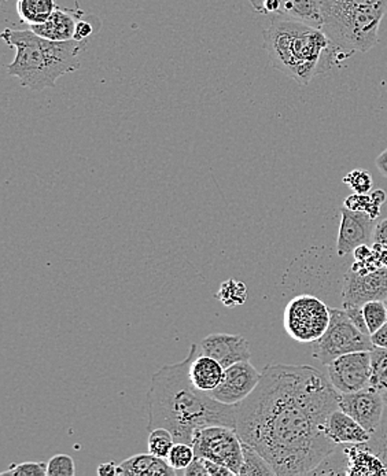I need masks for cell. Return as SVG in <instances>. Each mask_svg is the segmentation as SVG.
Returning <instances> with one entry per match:
<instances>
[{"mask_svg":"<svg viewBox=\"0 0 387 476\" xmlns=\"http://www.w3.org/2000/svg\"><path fill=\"white\" fill-rule=\"evenodd\" d=\"M339 393L311 365H267L259 385L235 405L236 433L276 475H309L338 445L324 431Z\"/></svg>","mask_w":387,"mask_h":476,"instance_id":"obj_1","label":"cell"},{"mask_svg":"<svg viewBox=\"0 0 387 476\" xmlns=\"http://www.w3.org/2000/svg\"><path fill=\"white\" fill-rule=\"evenodd\" d=\"M198 345L190 346L181 363L164 365L150 383L149 427L171 431L176 442L192 443L197 430L212 425L236 428L235 405L214 400L211 394L198 390L190 378V365L198 356Z\"/></svg>","mask_w":387,"mask_h":476,"instance_id":"obj_2","label":"cell"},{"mask_svg":"<svg viewBox=\"0 0 387 476\" xmlns=\"http://www.w3.org/2000/svg\"><path fill=\"white\" fill-rule=\"evenodd\" d=\"M262 35V46L272 66L299 86H308L317 74L349 57L321 28L296 19L271 17V24Z\"/></svg>","mask_w":387,"mask_h":476,"instance_id":"obj_3","label":"cell"},{"mask_svg":"<svg viewBox=\"0 0 387 476\" xmlns=\"http://www.w3.org/2000/svg\"><path fill=\"white\" fill-rule=\"evenodd\" d=\"M2 39L16 49V58L7 65V73L36 92L51 88L59 77L79 71V56L89 46V40L55 42L35 34L31 28L4 29Z\"/></svg>","mask_w":387,"mask_h":476,"instance_id":"obj_4","label":"cell"},{"mask_svg":"<svg viewBox=\"0 0 387 476\" xmlns=\"http://www.w3.org/2000/svg\"><path fill=\"white\" fill-rule=\"evenodd\" d=\"M386 12V7L367 6L354 0H324L321 31L349 56L367 52L378 43Z\"/></svg>","mask_w":387,"mask_h":476,"instance_id":"obj_5","label":"cell"},{"mask_svg":"<svg viewBox=\"0 0 387 476\" xmlns=\"http://www.w3.org/2000/svg\"><path fill=\"white\" fill-rule=\"evenodd\" d=\"M374 348L371 335L361 333L344 309L331 308L329 328L321 339L312 343V355L321 365L327 366L339 356L371 351Z\"/></svg>","mask_w":387,"mask_h":476,"instance_id":"obj_6","label":"cell"},{"mask_svg":"<svg viewBox=\"0 0 387 476\" xmlns=\"http://www.w3.org/2000/svg\"><path fill=\"white\" fill-rule=\"evenodd\" d=\"M331 320V308L317 296H294L284 309V330L299 343H313L326 333Z\"/></svg>","mask_w":387,"mask_h":476,"instance_id":"obj_7","label":"cell"},{"mask_svg":"<svg viewBox=\"0 0 387 476\" xmlns=\"http://www.w3.org/2000/svg\"><path fill=\"white\" fill-rule=\"evenodd\" d=\"M191 445L196 457L209 458L228 468L235 475H239L244 463V450L236 428L221 425L207 426L196 431Z\"/></svg>","mask_w":387,"mask_h":476,"instance_id":"obj_8","label":"cell"},{"mask_svg":"<svg viewBox=\"0 0 387 476\" xmlns=\"http://www.w3.org/2000/svg\"><path fill=\"white\" fill-rule=\"evenodd\" d=\"M329 379L341 394L368 388L371 376V351H354L339 356L327 365Z\"/></svg>","mask_w":387,"mask_h":476,"instance_id":"obj_9","label":"cell"},{"mask_svg":"<svg viewBox=\"0 0 387 476\" xmlns=\"http://www.w3.org/2000/svg\"><path fill=\"white\" fill-rule=\"evenodd\" d=\"M338 408L352 416L371 435L378 431L383 421V398L379 391L369 386L354 393L341 394Z\"/></svg>","mask_w":387,"mask_h":476,"instance_id":"obj_10","label":"cell"},{"mask_svg":"<svg viewBox=\"0 0 387 476\" xmlns=\"http://www.w3.org/2000/svg\"><path fill=\"white\" fill-rule=\"evenodd\" d=\"M259 379L261 373L251 361H241L224 370L221 382L209 394L220 403L236 405L257 388Z\"/></svg>","mask_w":387,"mask_h":476,"instance_id":"obj_11","label":"cell"},{"mask_svg":"<svg viewBox=\"0 0 387 476\" xmlns=\"http://www.w3.org/2000/svg\"><path fill=\"white\" fill-rule=\"evenodd\" d=\"M387 269L379 268L366 275H359L349 269L344 279L342 303L363 306L371 301H386Z\"/></svg>","mask_w":387,"mask_h":476,"instance_id":"obj_12","label":"cell"},{"mask_svg":"<svg viewBox=\"0 0 387 476\" xmlns=\"http://www.w3.org/2000/svg\"><path fill=\"white\" fill-rule=\"evenodd\" d=\"M259 14L269 17H283L311 25L314 28L323 27L324 0H249Z\"/></svg>","mask_w":387,"mask_h":476,"instance_id":"obj_13","label":"cell"},{"mask_svg":"<svg viewBox=\"0 0 387 476\" xmlns=\"http://www.w3.org/2000/svg\"><path fill=\"white\" fill-rule=\"evenodd\" d=\"M202 355L219 361L224 370L241 361H251V346L246 339L236 334H211L199 343Z\"/></svg>","mask_w":387,"mask_h":476,"instance_id":"obj_14","label":"cell"},{"mask_svg":"<svg viewBox=\"0 0 387 476\" xmlns=\"http://www.w3.org/2000/svg\"><path fill=\"white\" fill-rule=\"evenodd\" d=\"M341 216L337 253L339 257H346L361 244H368L372 241L375 220H372L368 214L357 213L344 206L341 209Z\"/></svg>","mask_w":387,"mask_h":476,"instance_id":"obj_15","label":"cell"},{"mask_svg":"<svg viewBox=\"0 0 387 476\" xmlns=\"http://www.w3.org/2000/svg\"><path fill=\"white\" fill-rule=\"evenodd\" d=\"M324 431L327 437L338 446L360 445L368 442L372 437L363 426L339 408L327 418Z\"/></svg>","mask_w":387,"mask_h":476,"instance_id":"obj_16","label":"cell"},{"mask_svg":"<svg viewBox=\"0 0 387 476\" xmlns=\"http://www.w3.org/2000/svg\"><path fill=\"white\" fill-rule=\"evenodd\" d=\"M84 12L79 9H57L44 24L31 27L35 34L55 42L74 40L77 24L84 19Z\"/></svg>","mask_w":387,"mask_h":476,"instance_id":"obj_17","label":"cell"},{"mask_svg":"<svg viewBox=\"0 0 387 476\" xmlns=\"http://www.w3.org/2000/svg\"><path fill=\"white\" fill-rule=\"evenodd\" d=\"M121 476H171L177 471L169 464L166 458L151 453H141L127 458L120 464Z\"/></svg>","mask_w":387,"mask_h":476,"instance_id":"obj_18","label":"cell"},{"mask_svg":"<svg viewBox=\"0 0 387 476\" xmlns=\"http://www.w3.org/2000/svg\"><path fill=\"white\" fill-rule=\"evenodd\" d=\"M224 375V366L209 357V356L199 355L192 360L190 365V378L198 390L209 391L214 390L221 382Z\"/></svg>","mask_w":387,"mask_h":476,"instance_id":"obj_19","label":"cell"},{"mask_svg":"<svg viewBox=\"0 0 387 476\" xmlns=\"http://www.w3.org/2000/svg\"><path fill=\"white\" fill-rule=\"evenodd\" d=\"M57 9V0H17L16 4L19 19L29 28L44 24Z\"/></svg>","mask_w":387,"mask_h":476,"instance_id":"obj_20","label":"cell"},{"mask_svg":"<svg viewBox=\"0 0 387 476\" xmlns=\"http://www.w3.org/2000/svg\"><path fill=\"white\" fill-rule=\"evenodd\" d=\"M242 450H244V463L239 475H276L268 460L253 446L247 445L242 441Z\"/></svg>","mask_w":387,"mask_h":476,"instance_id":"obj_21","label":"cell"},{"mask_svg":"<svg viewBox=\"0 0 387 476\" xmlns=\"http://www.w3.org/2000/svg\"><path fill=\"white\" fill-rule=\"evenodd\" d=\"M216 298L227 308L244 305L247 299V288L244 281L231 278L220 284Z\"/></svg>","mask_w":387,"mask_h":476,"instance_id":"obj_22","label":"cell"},{"mask_svg":"<svg viewBox=\"0 0 387 476\" xmlns=\"http://www.w3.org/2000/svg\"><path fill=\"white\" fill-rule=\"evenodd\" d=\"M369 388L381 394L387 390V349L375 346L371 350Z\"/></svg>","mask_w":387,"mask_h":476,"instance_id":"obj_23","label":"cell"},{"mask_svg":"<svg viewBox=\"0 0 387 476\" xmlns=\"http://www.w3.org/2000/svg\"><path fill=\"white\" fill-rule=\"evenodd\" d=\"M174 435L171 431L166 430L164 427H157L154 430L150 431L149 452L151 455L159 456V457L166 458L169 453H171L172 448H174Z\"/></svg>","mask_w":387,"mask_h":476,"instance_id":"obj_24","label":"cell"},{"mask_svg":"<svg viewBox=\"0 0 387 476\" xmlns=\"http://www.w3.org/2000/svg\"><path fill=\"white\" fill-rule=\"evenodd\" d=\"M181 475L186 476H229L235 475L231 470L217 464L214 461L205 457H196L191 464L182 471Z\"/></svg>","mask_w":387,"mask_h":476,"instance_id":"obj_25","label":"cell"},{"mask_svg":"<svg viewBox=\"0 0 387 476\" xmlns=\"http://www.w3.org/2000/svg\"><path fill=\"white\" fill-rule=\"evenodd\" d=\"M344 206L349 211H357V213L368 214L372 220H376L381 214V205L376 203L368 194H352L344 199Z\"/></svg>","mask_w":387,"mask_h":476,"instance_id":"obj_26","label":"cell"},{"mask_svg":"<svg viewBox=\"0 0 387 476\" xmlns=\"http://www.w3.org/2000/svg\"><path fill=\"white\" fill-rule=\"evenodd\" d=\"M364 319L369 335L375 334L387 323V306L384 301H371L363 305Z\"/></svg>","mask_w":387,"mask_h":476,"instance_id":"obj_27","label":"cell"},{"mask_svg":"<svg viewBox=\"0 0 387 476\" xmlns=\"http://www.w3.org/2000/svg\"><path fill=\"white\" fill-rule=\"evenodd\" d=\"M194 458H196V452H194L192 445H190V443L176 442L174 448H172L166 460L177 471V475H181L182 471L186 470L191 464Z\"/></svg>","mask_w":387,"mask_h":476,"instance_id":"obj_28","label":"cell"},{"mask_svg":"<svg viewBox=\"0 0 387 476\" xmlns=\"http://www.w3.org/2000/svg\"><path fill=\"white\" fill-rule=\"evenodd\" d=\"M346 186L351 187L354 193L357 194H368L372 189V176L369 172L364 171V169H354V171L349 172L344 179H342Z\"/></svg>","mask_w":387,"mask_h":476,"instance_id":"obj_29","label":"cell"},{"mask_svg":"<svg viewBox=\"0 0 387 476\" xmlns=\"http://www.w3.org/2000/svg\"><path fill=\"white\" fill-rule=\"evenodd\" d=\"M379 460L382 461L384 468V475H387V430L382 423L375 434H372L371 440L364 443Z\"/></svg>","mask_w":387,"mask_h":476,"instance_id":"obj_30","label":"cell"},{"mask_svg":"<svg viewBox=\"0 0 387 476\" xmlns=\"http://www.w3.org/2000/svg\"><path fill=\"white\" fill-rule=\"evenodd\" d=\"M74 460L69 455H55L47 463V476H74Z\"/></svg>","mask_w":387,"mask_h":476,"instance_id":"obj_31","label":"cell"},{"mask_svg":"<svg viewBox=\"0 0 387 476\" xmlns=\"http://www.w3.org/2000/svg\"><path fill=\"white\" fill-rule=\"evenodd\" d=\"M47 475V463L43 461H27L21 464H12L9 470L0 476H44Z\"/></svg>","mask_w":387,"mask_h":476,"instance_id":"obj_32","label":"cell"},{"mask_svg":"<svg viewBox=\"0 0 387 476\" xmlns=\"http://www.w3.org/2000/svg\"><path fill=\"white\" fill-rule=\"evenodd\" d=\"M344 311L346 315L349 316L352 321H353L354 326H356L361 333L367 334L369 335L368 327H367L366 319H364L363 306H354V305H344Z\"/></svg>","mask_w":387,"mask_h":476,"instance_id":"obj_33","label":"cell"},{"mask_svg":"<svg viewBox=\"0 0 387 476\" xmlns=\"http://www.w3.org/2000/svg\"><path fill=\"white\" fill-rule=\"evenodd\" d=\"M97 28H101V21L92 24L89 19H80L79 24H77L76 34H74V40H79V42L89 40Z\"/></svg>","mask_w":387,"mask_h":476,"instance_id":"obj_34","label":"cell"},{"mask_svg":"<svg viewBox=\"0 0 387 476\" xmlns=\"http://www.w3.org/2000/svg\"><path fill=\"white\" fill-rule=\"evenodd\" d=\"M372 243L381 244L382 248L387 249V217L375 224L372 233Z\"/></svg>","mask_w":387,"mask_h":476,"instance_id":"obj_35","label":"cell"},{"mask_svg":"<svg viewBox=\"0 0 387 476\" xmlns=\"http://www.w3.org/2000/svg\"><path fill=\"white\" fill-rule=\"evenodd\" d=\"M98 475L121 476V468H120V464H116V463H113V461H110V463H104V464L99 465Z\"/></svg>","mask_w":387,"mask_h":476,"instance_id":"obj_36","label":"cell"},{"mask_svg":"<svg viewBox=\"0 0 387 476\" xmlns=\"http://www.w3.org/2000/svg\"><path fill=\"white\" fill-rule=\"evenodd\" d=\"M371 341L374 346L387 349V323L384 324L383 327L379 328L375 334H372Z\"/></svg>","mask_w":387,"mask_h":476,"instance_id":"obj_37","label":"cell"},{"mask_svg":"<svg viewBox=\"0 0 387 476\" xmlns=\"http://www.w3.org/2000/svg\"><path fill=\"white\" fill-rule=\"evenodd\" d=\"M375 165L378 171L383 174L384 178H387V149L384 150L383 153L376 157Z\"/></svg>","mask_w":387,"mask_h":476,"instance_id":"obj_38","label":"cell"},{"mask_svg":"<svg viewBox=\"0 0 387 476\" xmlns=\"http://www.w3.org/2000/svg\"><path fill=\"white\" fill-rule=\"evenodd\" d=\"M374 248L378 251L379 263H381L382 268L387 269V249L382 248L381 244L372 243Z\"/></svg>","mask_w":387,"mask_h":476,"instance_id":"obj_39","label":"cell"},{"mask_svg":"<svg viewBox=\"0 0 387 476\" xmlns=\"http://www.w3.org/2000/svg\"><path fill=\"white\" fill-rule=\"evenodd\" d=\"M369 196H372V199L376 202V203H379V205H383L384 202H386L387 196L386 193H384L383 189H375V191H372Z\"/></svg>","mask_w":387,"mask_h":476,"instance_id":"obj_40","label":"cell"},{"mask_svg":"<svg viewBox=\"0 0 387 476\" xmlns=\"http://www.w3.org/2000/svg\"><path fill=\"white\" fill-rule=\"evenodd\" d=\"M382 398H383L384 406L387 408V390L382 393Z\"/></svg>","mask_w":387,"mask_h":476,"instance_id":"obj_41","label":"cell"},{"mask_svg":"<svg viewBox=\"0 0 387 476\" xmlns=\"http://www.w3.org/2000/svg\"><path fill=\"white\" fill-rule=\"evenodd\" d=\"M384 303H386V306H387V299H386V301H384Z\"/></svg>","mask_w":387,"mask_h":476,"instance_id":"obj_42","label":"cell"},{"mask_svg":"<svg viewBox=\"0 0 387 476\" xmlns=\"http://www.w3.org/2000/svg\"><path fill=\"white\" fill-rule=\"evenodd\" d=\"M4 2H7V0H4Z\"/></svg>","mask_w":387,"mask_h":476,"instance_id":"obj_43","label":"cell"}]
</instances>
